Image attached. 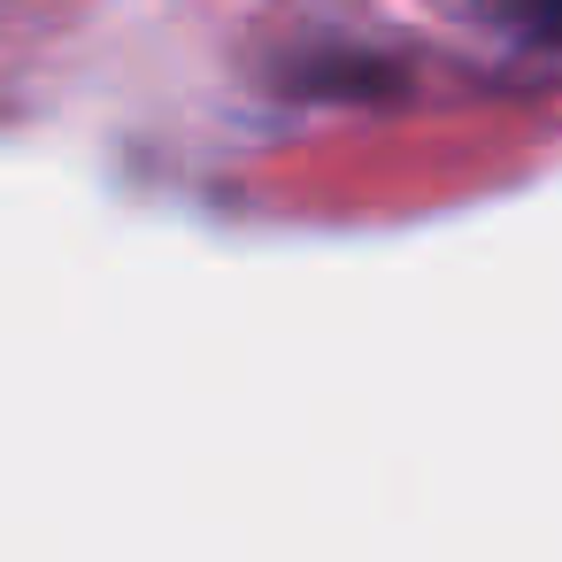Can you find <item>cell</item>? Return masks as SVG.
Returning a JSON list of instances; mask_svg holds the SVG:
<instances>
[{
	"label": "cell",
	"instance_id": "obj_1",
	"mask_svg": "<svg viewBox=\"0 0 562 562\" xmlns=\"http://www.w3.org/2000/svg\"><path fill=\"white\" fill-rule=\"evenodd\" d=\"M501 16H508L524 40H554V32H562V0H501Z\"/></svg>",
	"mask_w": 562,
	"mask_h": 562
}]
</instances>
